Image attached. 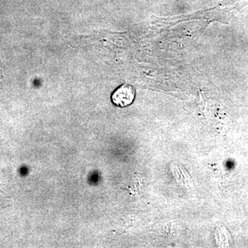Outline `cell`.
<instances>
[{
  "mask_svg": "<svg viewBox=\"0 0 248 248\" xmlns=\"http://www.w3.org/2000/svg\"><path fill=\"white\" fill-rule=\"evenodd\" d=\"M135 90L130 85H124L116 90L112 95V101L117 107H126L133 102Z\"/></svg>",
  "mask_w": 248,
  "mask_h": 248,
  "instance_id": "obj_1",
  "label": "cell"
}]
</instances>
